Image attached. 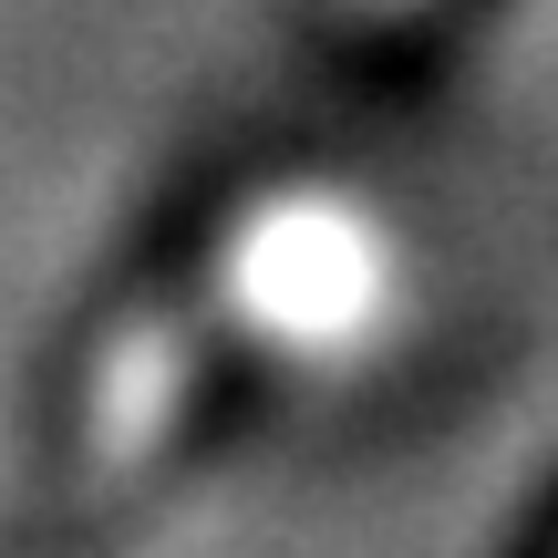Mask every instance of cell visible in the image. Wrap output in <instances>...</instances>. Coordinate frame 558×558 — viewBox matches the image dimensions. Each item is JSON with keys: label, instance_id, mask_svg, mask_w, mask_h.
<instances>
[{"label": "cell", "instance_id": "obj_1", "mask_svg": "<svg viewBox=\"0 0 558 558\" xmlns=\"http://www.w3.org/2000/svg\"><path fill=\"white\" fill-rule=\"evenodd\" d=\"M383 300H393V259H383L373 218L352 197H331V186H279V197L228 218V239L177 290V311L197 320L207 362L228 341H269L290 362H331L352 341H373Z\"/></svg>", "mask_w": 558, "mask_h": 558}]
</instances>
